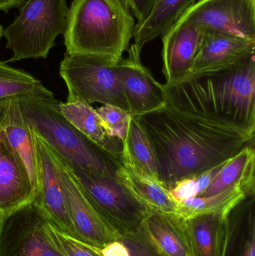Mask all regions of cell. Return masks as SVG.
<instances>
[{
  "instance_id": "2e32d148",
  "label": "cell",
  "mask_w": 255,
  "mask_h": 256,
  "mask_svg": "<svg viewBox=\"0 0 255 256\" xmlns=\"http://www.w3.org/2000/svg\"><path fill=\"white\" fill-rule=\"evenodd\" d=\"M60 112L79 132L108 154L122 162L123 142L106 132L96 110L90 104L79 100L60 102Z\"/></svg>"
},
{
  "instance_id": "ac0fdd59",
  "label": "cell",
  "mask_w": 255,
  "mask_h": 256,
  "mask_svg": "<svg viewBox=\"0 0 255 256\" xmlns=\"http://www.w3.org/2000/svg\"><path fill=\"white\" fill-rule=\"evenodd\" d=\"M223 256H255V194L229 212Z\"/></svg>"
},
{
  "instance_id": "83f0119b",
  "label": "cell",
  "mask_w": 255,
  "mask_h": 256,
  "mask_svg": "<svg viewBox=\"0 0 255 256\" xmlns=\"http://www.w3.org/2000/svg\"><path fill=\"white\" fill-rule=\"evenodd\" d=\"M226 164V162H223L197 177L179 182L173 189L169 190L171 195L177 202L187 198L200 196L218 176Z\"/></svg>"
},
{
  "instance_id": "d6a6232c",
  "label": "cell",
  "mask_w": 255,
  "mask_h": 256,
  "mask_svg": "<svg viewBox=\"0 0 255 256\" xmlns=\"http://www.w3.org/2000/svg\"><path fill=\"white\" fill-rule=\"evenodd\" d=\"M109 1L116 4L126 13L133 16V10H134V0H109Z\"/></svg>"
},
{
  "instance_id": "6da1fadb",
  "label": "cell",
  "mask_w": 255,
  "mask_h": 256,
  "mask_svg": "<svg viewBox=\"0 0 255 256\" xmlns=\"http://www.w3.org/2000/svg\"><path fill=\"white\" fill-rule=\"evenodd\" d=\"M136 118L155 152L160 184L169 191L254 144V138L208 124L167 105Z\"/></svg>"
},
{
  "instance_id": "1f68e13d",
  "label": "cell",
  "mask_w": 255,
  "mask_h": 256,
  "mask_svg": "<svg viewBox=\"0 0 255 256\" xmlns=\"http://www.w3.org/2000/svg\"><path fill=\"white\" fill-rule=\"evenodd\" d=\"M25 2V0H0V10L8 13L13 8H22Z\"/></svg>"
},
{
  "instance_id": "52a82bcc",
  "label": "cell",
  "mask_w": 255,
  "mask_h": 256,
  "mask_svg": "<svg viewBox=\"0 0 255 256\" xmlns=\"http://www.w3.org/2000/svg\"><path fill=\"white\" fill-rule=\"evenodd\" d=\"M67 166L88 201L116 236L142 228L151 209L121 179Z\"/></svg>"
},
{
  "instance_id": "cb8c5ba5",
  "label": "cell",
  "mask_w": 255,
  "mask_h": 256,
  "mask_svg": "<svg viewBox=\"0 0 255 256\" xmlns=\"http://www.w3.org/2000/svg\"><path fill=\"white\" fill-rule=\"evenodd\" d=\"M117 176L151 210L176 214L178 203L174 200L170 192L158 182L139 176L123 164Z\"/></svg>"
},
{
  "instance_id": "5bb4252c",
  "label": "cell",
  "mask_w": 255,
  "mask_h": 256,
  "mask_svg": "<svg viewBox=\"0 0 255 256\" xmlns=\"http://www.w3.org/2000/svg\"><path fill=\"white\" fill-rule=\"evenodd\" d=\"M255 54V42L216 32H205L184 80L229 70Z\"/></svg>"
},
{
  "instance_id": "8fae6325",
  "label": "cell",
  "mask_w": 255,
  "mask_h": 256,
  "mask_svg": "<svg viewBox=\"0 0 255 256\" xmlns=\"http://www.w3.org/2000/svg\"><path fill=\"white\" fill-rule=\"evenodd\" d=\"M141 51L133 44L127 50V58H122L117 66V76L132 117L154 112L166 105L164 86L142 64Z\"/></svg>"
},
{
  "instance_id": "4fadbf2b",
  "label": "cell",
  "mask_w": 255,
  "mask_h": 256,
  "mask_svg": "<svg viewBox=\"0 0 255 256\" xmlns=\"http://www.w3.org/2000/svg\"><path fill=\"white\" fill-rule=\"evenodd\" d=\"M197 24L180 18L162 37L165 86H172L187 78L205 37Z\"/></svg>"
},
{
  "instance_id": "9a60e30c",
  "label": "cell",
  "mask_w": 255,
  "mask_h": 256,
  "mask_svg": "<svg viewBox=\"0 0 255 256\" xmlns=\"http://www.w3.org/2000/svg\"><path fill=\"white\" fill-rule=\"evenodd\" d=\"M36 190L21 156L0 128V218L34 201Z\"/></svg>"
},
{
  "instance_id": "603a6c76",
  "label": "cell",
  "mask_w": 255,
  "mask_h": 256,
  "mask_svg": "<svg viewBox=\"0 0 255 256\" xmlns=\"http://www.w3.org/2000/svg\"><path fill=\"white\" fill-rule=\"evenodd\" d=\"M196 0H159L146 19L135 25L133 38L142 49L147 44L163 36Z\"/></svg>"
},
{
  "instance_id": "4316f807",
  "label": "cell",
  "mask_w": 255,
  "mask_h": 256,
  "mask_svg": "<svg viewBox=\"0 0 255 256\" xmlns=\"http://www.w3.org/2000/svg\"><path fill=\"white\" fill-rule=\"evenodd\" d=\"M97 250L102 256H168L142 226L137 231L117 234L112 243Z\"/></svg>"
},
{
  "instance_id": "9c48e42d",
  "label": "cell",
  "mask_w": 255,
  "mask_h": 256,
  "mask_svg": "<svg viewBox=\"0 0 255 256\" xmlns=\"http://www.w3.org/2000/svg\"><path fill=\"white\" fill-rule=\"evenodd\" d=\"M50 150L76 240L96 249H103L115 240L116 234L88 201L67 162L56 152Z\"/></svg>"
},
{
  "instance_id": "4dcf8cb0",
  "label": "cell",
  "mask_w": 255,
  "mask_h": 256,
  "mask_svg": "<svg viewBox=\"0 0 255 256\" xmlns=\"http://www.w3.org/2000/svg\"><path fill=\"white\" fill-rule=\"evenodd\" d=\"M158 1L159 0H134L133 16L137 20L136 24H140L146 19Z\"/></svg>"
},
{
  "instance_id": "e0dca14e",
  "label": "cell",
  "mask_w": 255,
  "mask_h": 256,
  "mask_svg": "<svg viewBox=\"0 0 255 256\" xmlns=\"http://www.w3.org/2000/svg\"><path fill=\"white\" fill-rule=\"evenodd\" d=\"M1 128L11 147L22 158L37 195L38 170L34 132L21 109L18 98L7 100Z\"/></svg>"
},
{
  "instance_id": "f546056e",
  "label": "cell",
  "mask_w": 255,
  "mask_h": 256,
  "mask_svg": "<svg viewBox=\"0 0 255 256\" xmlns=\"http://www.w3.org/2000/svg\"><path fill=\"white\" fill-rule=\"evenodd\" d=\"M52 232L55 242L66 256H102L98 250L63 234L52 225Z\"/></svg>"
},
{
  "instance_id": "ba28073f",
  "label": "cell",
  "mask_w": 255,
  "mask_h": 256,
  "mask_svg": "<svg viewBox=\"0 0 255 256\" xmlns=\"http://www.w3.org/2000/svg\"><path fill=\"white\" fill-rule=\"evenodd\" d=\"M0 256H66L35 201L0 218Z\"/></svg>"
},
{
  "instance_id": "277c9868",
  "label": "cell",
  "mask_w": 255,
  "mask_h": 256,
  "mask_svg": "<svg viewBox=\"0 0 255 256\" xmlns=\"http://www.w3.org/2000/svg\"><path fill=\"white\" fill-rule=\"evenodd\" d=\"M34 134L71 166L118 178L121 161L94 144L60 112V100L51 97L18 98Z\"/></svg>"
},
{
  "instance_id": "484cf974",
  "label": "cell",
  "mask_w": 255,
  "mask_h": 256,
  "mask_svg": "<svg viewBox=\"0 0 255 256\" xmlns=\"http://www.w3.org/2000/svg\"><path fill=\"white\" fill-rule=\"evenodd\" d=\"M247 196L238 186L207 197H194L179 202L176 214L184 220L199 215L229 212Z\"/></svg>"
},
{
  "instance_id": "44dd1931",
  "label": "cell",
  "mask_w": 255,
  "mask_h": 256,
  "mask_svg": "<svg viewBox=\"0 0 255 256\" xmlns=\"http://www.w3.org/2000/svg\"><path fill=\"white\" fill-rule=\"evenodd\" d=\"M254 144L243 148L225 164L218 176L199 197L211 196L232 186H238L246 195L255 194Z\"/></svg>"
},
{
  "instance_id": "3957f363",
  "label": "cell",
  "mask_w": 255,
  "mask_h": 256,
  "mask_svg": "<svg viewBox=\"0 0 255 256\" xmlns=\"http://www.w3.org/2000/svg\"><path fill=\"white\" fill-rule=\"evenodd\" d=\"M135 25L131 14L109 0H73L63 34L66 54L120 61L130 48Z\"/></svg>"
},
{
  "instance_id": "d6986e66",
  "label": "cell",
  "mask_w": 255,
  "mask_h": 256,
  "mask_svg": "<svg viewBox=\"0 0 255 256\" xmlns=\"http://www.w3.org/2000/svg\"><path fill=\"white\" fill-rule=\"evenodd\" d=\"M142 228L168 256H193L185 220L178 214L151 210Z\"/></svg>"
},
{
  "instance_id": "5b68a950",
  "label": "cell",
  "mask_w": 255,
  "mask_h": 256,
  "mask_svg": "<svg viewBox=\"0 0 255 256\" xmlns=\"http://www.w3.org/2000/svg\"><path fill=\"white\" fill-rule=\"evenodd\" d=\"M14 21L4 30L10 62L46 58L60 34H64L68 7L66 0H28Z\"/></svg>"
},
{
  "instance_id": "f1b7e54d",
  "label": "cell",
  "mask_w": 255,
  "mask_h": 256,
  "mask_svg": "<svg viewBox=\"0 0 255 256\" xmlns=\"http://www.w3.org/2000/svg\"><path fill=\"white\" fill-rule=\"evenodd\" d=\"M96 112L107 134L124 142L133 118L132 116L127 111L114 106H103L96 110Z\"/></svg>"
},
{
  "instance_id": "7402d4cb",
  "label": "cell",
  "mask_w": 255,
  "mask_h": 256,
  "mask_svg": "<svg viewBox=\"0 0 255 256\" xmlns=\"http://www.w3.org/2000/svg\"><path fill=\"white\" fill-rule=\"evenodd\" d=\"M122 164L139 176L160 183L155 152L136 117L131 118L123 142Z\"/></svg>"
},
{
  "instance_id": "7c38bea8",
  "label": "cell",
  "mask_w": 255,
  "mask_h": 256,
  "mask_svg": "<svg viewBox=\"0 0 255 256\" xmlns=\"http://www.w3.org/2000/svg\"><path fill=\"white\" fill-rule=\"evenodd\" d=\"M34 137L38 170V188L34 201L56 230L76 240L53 155L49 146L34 132Z\"/></svg>"
},
{
  "instance_id": "30bf717a",
  "label": "cell",
  "mask_w": 255,
  "mask_h": 256,
  "mask_svg": "<svg viewBox=\"0 0 255 256\" xmlns=\"http://www.w3.org/2000/svg\"><path fill=\"white\" fill-rule=\"evenodd\" d=\"M180 18L197 24L205 32L255 42V0H199Z\"/></svg>"
},
{
  "instance_id": "ffe728a7",
  "label": "cell",
  "mask_w": 255,
  "mask_h": 256,
  "mask_svg": "<svg viewBox=\"0 0 255 256\" xmlns=\"http://www.w3.org/2000/svg\"><path fill=\"white\" fill-rule=\"evenodd\" d=\"M229 212L184 220L193 256H223Z\"/></svg>"
},
{
  "instance_id": "d4e9b609",
  "label": "cell",
  "mask_w": 255,
  "mask_h": 256,
  "mask_svg": "<svg viewBox=\"0 0 255 256\" xmlns=\"http://www.w3.org/2000/svg\"><path fill=\"white\" fill-rule=\"evenodd\" d=\"M49 91L38 80L24 70L0 62V102L25 97H51Z\"/></svg>"
},
{
  "instance_id": "7a4b0ae2",
  "label": "cell",
  "mask_w": 255,
  "mask_h": 256,
  "mask_svg": "<svg viewBox=\"0 0 255 256\" xmlns=\"http://www.w3.org/2000/svg\"><path fill=\"white\" fill-rule=\"evenodd\" d=\"M163 86L167 106L255 138V55L229 70Z\"/></svg>"
},
{
  "instance_id": "e575fe53",
  "label": "cell",
  "mask_w": 255,
  "mask_h": 256,
  "mask_svg": "<svg viewBox=\"0 0 255 256\" xmlns=\"http://www.w3.org/2000/svg\"><path fill=\"white\" fill-rule=\"evenodd\" d=\"M3 33H4V28H3L2 26L0 25V40L3 37Z\"/></svg>"
},
{
  "instance_id": "8992f818",
  "label": "cell",
  "mask_w": 255,
  "mask_h": 256,
  "mask_svg": "<svg viewBox=\"0 0 255 256\" xmlns=\"http://www.w3.org/2000/svg\"><path fill=\"white\" fill-rule=\"evenodd\" d=\"M120 61L98 56L65 54L59 74L68 91L67 100L79 99L90 104L117 106L130 114L117 76Z\"/></svg>"
},
{
  "instance_id": "836d02e7",
  "label": "cell",
  "mask_w": 255,
  "mask_h": 256,
  "mask_svg": "<svg viewBox=\"0 0 255 256\" xmlns=\"http://www.w3.org/2000/svg\"><path fill=\"white\" fill-rule=\"evenodd\" d=\"M6 103H7V100H3V102H0V128H1V124H2L3 116H4V109H5Z\"/></svg>"
}]
</instances>
